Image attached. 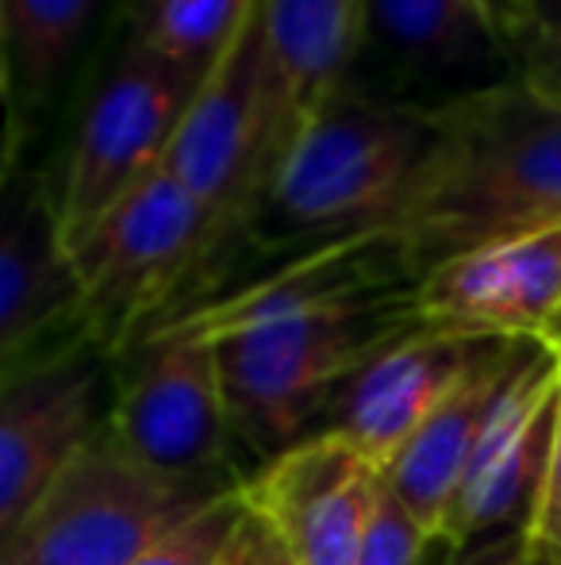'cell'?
Returning a JSON list of instances; mask_svg holds the SVG:
<instances>
[{
  "instance_id": "6da1fadb",
  "label": "cell",
  "mask_w": 561,
  "mask_h": 565,
  "mask_svg": "<svg viewBox=\"0 0 561 565\" xmlns=\"http://www.w3.org/2000/svg\"><path fill=\"white\" fill-rule=\"evenodd\" d=\"M434 139L397 231L420 274L561 224V97L519 77L431 100Z\"/></svg>"
},
{
  "instance_id": "7a4b0ae2",
  "label": "cell",
  "mask_w": 561,
  "mask_h": 565,
  "mask_svg": "<svg viewBox=\"0 0 561 565\" xmlns=\"http://www.w3.org/2000/svg\"><path fill=\"white\" fill-rule=\"evenodd\" d=\"M431 139V105L346 85L292 131L216 274L196 297L224 277L231 254L281 262L312 246L392 227L420 178Z\"/></svg>"
},
{
  "instance_id": "3957f363",
  "label": "cell",
  "mask_w": 561,
  "mask_h": 565,
  "mask_svg": "<svg viewBox=\"0 0 561 565\" xmlns=\"http://www.w3.org/2000/svg\"><path fill=\"white\" fill-rule=\"evenodd\" d=\"M423 328L416 289L212 339L231 439L266 461L308 439L335 393L381 350Z\"/></svg>"
},
{
  "instance_id": "277c9868",
  "label": "cell",
  "mask_w": 561,
  "mask_h": 565,
  "mask_svg": "<svg viewBox=\"0 0 561 565\" xmlns=\"http://www.w3.org/2000/svg\"><path fill=\"white\" fill-rule=\"evenodd\" d=\"M239 481H165L123 450L108 419L0 546V565H131L147 543Z\"/></svg>"
},
{
  "instance_id": "5b68a950",
  "label": "cell",
  "mask_w": 561,
  "mask_h": 565,
  "mask_svg": "<svg viewBox=\"0 0 561 565\" xmlns=\"http://www.w3.org/2000/svg\"><path fill=\"white\" fill-rule=\"evenodd\" d=\"M204 209L165 170L139 181L74 246L82 328L120 354L177 300L204 246Z\"/></svg>"
},
{
  "instance_id": "8992f818",
  "label": "cell",
  "mask_w": 561,
  "mask_h": 565,
  "mask_svg": "<svg viewBox=\"0 0 561 565\" xmlns=\"http://www.w3.org/2000/svg\"><path fill=\"white\" fill-rule=\"evenodd\" d=\"M208 66H185L128 39L93 93L74 135L58 193L62 238L74 246L139 181L162 170L170 142L193 105Z\"/></svg>"
},
{
  "instance_id": "52a82bcc",
  "label": "cell",
  "mask_w": 561,
  "mask_h": 565,
  "mask_svg": "<svg viewBox=\"0 0 561 565\" xmlns=\"http://www.w3.org/2000/svg\"><path fill=\"white\" fill-rule=\"evenodd\" d=\"M112 354L69 331L0 373V546L112 412Z\"/></svg>"
},
{
  "instance_id": "ba28073f",
  "label": "cell",
  "mask_w": 561,
  "mask_h": 565,
  "mask_svg": "<svg viewBox=\"0 0 561 565\" xmlns=\"http://www.w3.org/2000/svg\"><path fill=\"white\" fill-rule=\"evenodd\" d=\"M420 269L408 243L392 227L366 231V235L338 238L327 246H312L304 254H289L270 262L262 274H247L227 281L224 289L193 300L181 312L158 320L142 339H224L266 323L296 320V316L331 312L362 300L397 297L420 285ZM131 342V347H136Z\"/></svg>"
},
{
  "instance_id": "9c48e42d",
  "label": "cell",
  "mask_w": 561,
  "mask_h": 565,
  "mask_svg": "<svg viewBox=\"0 0 561 565\" xmlns=\"http://www.w3.org/2000/svg\"><path fill=\"white\" fill-rule=\"evenodd\" d=\"M558 401L561 362L535 335H524L485 416L470 466L457 481L439 539H446L450 546H465L508 531L531 535L554 447Z\"/></svg>"
},
{
  "instance_id": "30bf717a",
  "label": "cell",
  "mask_w": 561,
  "mask_h": 565,
  "mask_svg": "<svg viewBox=\"0 0 561 565\" xmlns=\"http://www.w3.org/2000/svg\"><path fill=\"white\" fill-rule=\"evenodd\" d=\"M108 427L123 450L165 481H219L227 461L224 393L212 347L201 339H142L112 393Z\"/></svg>"
},
{
  "instance_id": "8fae6325",
  "label": "cell",
  "mask_w": 561,
  "mask_h": 565,
  "mask_svg": "<svg viewBox=\"0 0 561 565\" xmlns=\"http://www.w3.org/2000/svg\"><path fill=\"white\" fill-rule=\"evenodd\" d=\"M239 489L296 565H354L381 473L346 439L315 431L266 461L262 473L239 481Z\"/></svg>"
},
{
  "instance_id": "7c38bea8",
  "label": "cell",
  "mask_w": 561,
  "mask_h": 565,
  "mask_svg": "<svg viewBox=\"0 0 561 565\" xmlns=\"http://www.w3.org/2000/svg\"><path fill=\"white\" fill-rule=\"evenodd\" d=\"M82 328V285L58 193L39 170L0 166V373Z\"/></svg>"
},
{
  "instance_id": "4fadbf2b",
  "label": "cell",
  "mask_w": 561,
  "mask_h": 565,
  "mask_svg": "<svg viewBox=\"0 0 561 565\" xmlns=\"http://www.w3.org/2000/svg\"><path fill=\"white\" fill-rule=\"evenodd\" d=\"M558 300L561 224L446 258L416 285L423 328L454 335H535Z\"/></svg>"
},
{
  "instance_id": "5bb4252c",
  "label": "cell",
  "mask_w": 561,
  "mask_h": 565,
  "mask_svg": "<svg viewBox=\"0 0 561 565\" xmlns=\"http://www.w3.org/2000/svg\"><path fill=\"white\" fill-rule=\"evenodd\" d=\"M493 335H454L420 328L362 365L327 404L323 431L346 439L381 473L420 424L462 381Z\"/></svg>"
},
{
  "instance_id": "9a60e30c",
  "label": "cell",
  "mask_w": 561,
  "mask_h": 565,
  "mask_svg": "<svg viewBox=\"0 0 561 565\" xmlns=\"http://www.w3.org/2000/svg\"><path fill=\"white\" fill-rule=\"evenodd\" d=\"M366 54L400 82L465 77L481 89L511 77L493 0H366Z\"/></svg>"
},
{
  "instance_id": "2e32d148",
  "label": "cell",
  "mask_w": 561,
  "mask_h": 565,
  "mask_svg": "<svg viewBox=\"0 0 561 565\" xmlns=\"http://www.w3.org/2000/svg\"><path fill=\"white\" fill-rule=\"evenodd\" d=\"M519 339L524 335L488 339L470 370L462 373V381L442 396V404L423 419L420 431L381 469V484L427 531V539H439L446 508L454 500L465 466H470V454L481 439L488 408L508 377Z\"/></svg>"
},
{
  "instance_id": "e0dca14e",
  "label": "cell",
  "mask_w": 561,
  "mask_h": 565,
  "mask_svg": "<svg viewBox=\"0 0 561 565\" xmlns=\"http://www.w3.org/2000/svg\"><path fill=\"white\" fill-rule=\"evenodd\" d=\"M258 20L273 82L300 127L354 82L366 39V0H262Z\"/></svg>"
},
{
  "instance_id": "ac0fdd59",
  "label": "cell",
  "mask_w": 561,
  "mask_h": 565,
  "mask_svg": "<svg viewBox=\"0 0 561 565\" xmlns=\"http://www.w3.org/2000/svg\"><path fill=\"white\" fill-rule=\"evenodd\" d=\"M100 0H0V31L8 54V97L35 113L74 70L97 20Z\"/></svg>"
},
{
  "instance_id": "d6986e66",
  "label": "cell",
  "mask_w": 561,
  "mask_h": 565,
  "mask_svg": "<svg viewBox=\"0 0 561 565\" xmlns=\"http://www.w3.org/2000/svg\"><path fill=\"white\" fill-rule=\"evenodd\" d=\"M262 0H139L131 39L185 66H212Z\"/></svg>"
},
{
  "instance_id": "ffe728a7",
  "label": "cell",
  "mask_w": 561,
  "mask_h": 565,
  "mask_svg": "<svg viewBox=\"0 0 561 565\" xmlns=\"http://www.w3.org/2000/svg\"><path fill=\"white\" fill-rule=\"evenodd\" d=\"M511 77L561 97V0H493Z\"/></svg>"
},
{
  "instance_id": "44dd1931",
  "label": "cell",
  "mask_w": 561,
  "mask_h": 565,
  "mask_svg": "<svg viewBox=\"0 0 561 565\" xmlns=\"http://www.w3.org/2000/svg\"><path fill=\"white\" fill-rule=\"evenodd\" d=\"M242 515H247V497L239 484H231L165 527L154 543L142 546L131 565H219Z\"/></svg>"
},
{
  "instance_id": "7402d4cb",
  "label": "cell",
  "mask_w": 561,
  "mask_h": 565,
  "mask_svg": "<svg viewBox=\"0 0 561 565\" xmlns=\"http://www.w3.org/2000/svg\"><path fill=\"white\" fill-rule=\"evenodd\" d=\"M427 543H431L427 531L397 504V497L381 484V489H377L374 515H369L366 539H362L358 562L354 565H420Z\"/></svg>"
},
{
  "instance_id": "603a6c76",
  "label": "cell",
  "mask_w": 561,
  "mask_h": 565,
  "mask_svg": "<svg viewBox=\"0 0 561 565\" xmlns=\"http://www.w3.org/2000/svg\"><path fill=\"white\" fill-rule=\"evenodd\" d=\"M219 565H296L289 554V546L281 543V535L247 504V515L235 527L231 543H227Z\"/></svg>"
},
{
  "instance_id": "cb8c5ba5",
  "label": "cell",
  "mask_w": 561,
  "mask_h": 565,
  "mask_svg": "<svg viewBox=\"0 0 561 565\" xmlns=\"http://www.w3.org/2000/svg\"><path fill=\"white\" fill-rule=\"evenodd\" d=\"M531 543L542 551L561 554V401H558V427H554V447L547 461V481L539 492V508L531 520Z\"/></svg>"
},
{
  "instance_id": "d4e9b609",
  "label": "cell",
  "mask_w": 561,
  "mask_h": 565,
  "mask_svg": "<svg viewBox=\"0 0 561 565\" xmlns=\"http://www.w3.org/2000/svg\"><path fill=\"white\" fill-rule=\"evenodd\" d=\"M446 565H535V546L527 531H508V535L454 546V558Z\"/></svg>"
},
{
  "instance_id": "484cf974",
  "label": "cell",
  "mask_w": 561,
  "mask_h": 565,
  "mask_svg": "<svg viewBox=\"0 0 561 565\" xmlns=\"http://www.w3.org/2000/svg\"><path fill=\"white\" fill-rule=\"evenodd\" d=\"M535 339H539L542 347H547L550 354H554L558 362H561V300H558L554 308H550L547 316H542V323L535 328Z\"/></svg>"
},
{
  "instance_id": "4316f807",
  "label": "cell",
  "mask_w": 561,
  "mask_h": 565,
  "mask_svg": "<svg viewBox=\"0 0 561 565\" xmlns=\"http://www.w3.org/2000/svg\"><path fill=\"white\" fill-rule=\"evenodd\" d=\"M12 82H8V54H4V31H0V100L8 97Z\"/></svg>"
},
{
  "instance_id": "83f0119b",
  "label": "cell",
  "mask_w": 561,
  "mask_h": 565,
  "mask_svg": "<svg viewBox=\"0 0 561 565\" xmlns=\"http://www.w3.org/2000/svg\"><path fill=\"white\" fill-rule=\"evenodd\" d=\"M535 546V543H531ZM535 565H561V554L558 551H542V546H535Z\"/></svg>"
}]
</instances>
